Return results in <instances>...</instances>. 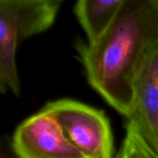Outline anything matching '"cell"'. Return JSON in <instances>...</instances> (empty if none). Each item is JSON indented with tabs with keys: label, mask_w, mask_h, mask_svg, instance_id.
<instances>
[{
	"label": "cell",
	"mask_w": 158,
	"mask_h": 158,
	"mask_svg": "<svg viewBox=\"0 0 158 158\" xmlns=\"http://www.w3.org/2000/svg\"><path fill=\"white\" fill-rule=\"evenodd\" d=\"M157 44L158 0H124L106 31L79 48L91 86L128 118L137 72Z\"/></svg>",
	"instance_id": "6da1fadb"
},
{
	"label": "cell",
	"mask_w": 158,
	"mask_h": 158,
	"mask_svg": "<svg viewBox=\"0 0 158 158\" xmlns=\"http://www.w3.org/2000/svg\"><path fill=\"white\" fill-rule=\"evenodd\" d=\"M59 0L0 1V91L19 95L16 65L17 46L25 39L46 31L54 23Z\"/></svg>",
	"instance_id": "7a4b0ae2"
},
{
	"label": "cell",
	"mask_w": 158,
	"mask_h": 158,
	"mask_svg": "<svg viewBox=\"0 0 158 158\" xmlns=\"http://www.w3.org/2000/svg\"><path fill=\"white\" fill-rule=\"evenodd\" d=\"M43 109L60 125L69 142L86 158H114L110 122L99 109L72 99L48 103Z\"/></svg>",
	"instance_id": "3957f363"
},
{
	"label": "cell",
	"mask_w": 158,
	"mask_h": 158,
	"mask_svg": "<svg viewBox=\"0 0 158 158\" xmlns=\"http://www.w3.org/2000/svg\"><path fill=\"white\" fill-rule=\"evenodd\" d=\"M11 145L19 158H86L69 142L58 122L44 109L19 125Z\"/></svg>",
	"instance_id": "277c9868"
},
{
	"label": "cell",
	"mask_w": 158,
	"mask_h": 158,
	"mask_svg": "<svg viewBox=\"0 0 158 158\" xmlns=\"http://www.w3.org/2000/svg\"><path fill=\"white\" fill-rule=\"evenodd\" d=\"M129 121L136 126L144 142L158 156V44L137 72Z\"/></svg>",
	"instance_id": "5b68a950"
},
{
	"label": "cell",
	"mask_w": 158,
	"mask_h": 158,
	"mask_svg": "<svg viewBox=\"0 0 158 158\" xmlns=\"http://www.w3.org/2000/svg\"><path fill=\"white\" fill-rule=\"evenodd\" d=\"M124 0H79L73 11L82 27L88 44L96 42L116 19Z\"/></svg>",
	"instance_id": "8992f818"
},
{
	"label": "cell",
	"mask_w": 158,
	"mask_h": 158,
	"mask_svg": "<svg viewBox=\"0 0 158 158\" xmlns=\"http://www.w3.org/2000/svg\"><path fill=\"white\" fill-rule=\"evenodd\" d=\"M114 158H158L140 134L136 126L129 121L122 145Z\"/></svg>",
	"instance_id": "52a82bcc"
},
{
	"label": "cell",
	"mask_w": 158,
	"mask_h": 158,
	"mask_svg": "<svg viewBox=\"0 0 158 158\" xmlns=\"http://www.w3.org/2000/svg\"><path fill=\"white\" fill-rule=\"evenodd\" d=\"M0 158H19L12 148L11 141L6 137H3L1 141Z\"/></svg>",
	"instance_id": "ba28073f"
}]
</instances>
